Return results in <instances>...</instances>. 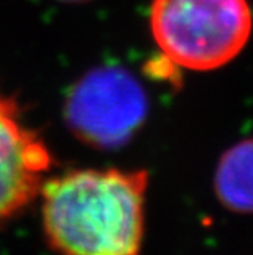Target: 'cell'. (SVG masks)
<instances>
[{
	"mask_svg": "<svg viewBox=\"0 0 253 255\" xmlns=\"http://www.w3.org/2000/svg\"><path fill=\"white\" fill-rule=\"evenodd\" d=\"M214 189L224 208L253 213V138L235 143L220 158Z\"/></svg>",
	"mask_w": 253,
	"mask_h": 255,
	"instance_id": "obj_5",
	"label": "cell"
},
{
	"mask_svg": "<svg viewBox=\"0 0 253 255\" xmlns=\"http://www.w3.org/2000/svg\"><path fill=\"white\" fill-rule=\"evenodd\" d=\"M148 97L140 81L118 66L84 74L66 97L64 119L81 142L102 150L125 145L147 119Z\"/></svg>",
	"mask_w": 253,
	"mask_h": 255,
	"instance_id": "obj_3",
	"label": "cell"
},
{
	"mask_svg": "<svg viewBox=\"0 0 253 255\" xmlns=\"http://www.w3.org/2000/svg\"><path fill=\"white\" fill-rule=\"evenodd\" d=\"M63 2H85V0H63Z\"/></svg>",
	"mask_w": 253,
	"mask_h": 255,
	"instance_id": "obj_6",
	"label": "cell"
},
{
	"mask_svg": "<svg viewBox=\"0 0 253 255\" xmlns=\"http://www.w3.org/2000/svg\"><path fill=\"white\" fill-rule=\"evenodd\" d=\"M147 171L74 170L41 184L43 227L61 255H140Z\"/></svg>",
	"mask_w": 253,
	"mask_h": 255,
	"instance_id": "obj_1",
	"label": "cell"
},
{
	"mask_svg": "<svg viewBox=\"0 0 253 255\" xmlns=\"http://www.w3.org/2000/svg\"><path fill=\"white\" fill-rule=\"evenodd\" d=\"M51 155L21 121L17 102L0 92V224L40 193Z\"/></svg>",
	"mask_w": 253,
	"mask_h": 255,
	"instance_id": "obj_4",
	"label": "cell"
},
{
	"mask_svg": "<svg viewBox=\"0 0 253 255\" xmlns=\"http://www.w3.org/2000/svg\"><path fill=\"white\" fill-rule=\"evenodd\" d=\"M247 0H153L150 28L165 61L212 71L244 50L252 33Z\"/></svg>",
	"mask_w": 253,
	"mask_h": 255,
	"instance_id": "obj_2",
	"label": "cell"
}]
</instances>
